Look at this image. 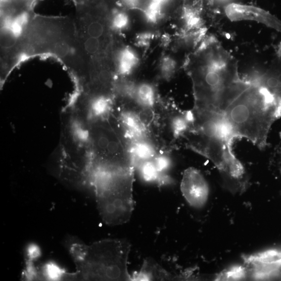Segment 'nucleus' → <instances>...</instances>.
<instances>
[{"mask_svg": "<svg viewBox=\"0 0 281 281\" xmlns=\"http://www.w3.org/2000/svg\"><path fill=\"white\" fill-rule=\"evenodd\" d=\"M190 60L195 109L224 114L251 81L242 79L237 61L214 37L204 40Z\"/></svg>", "mask_w": 281, "mask_h": 281, "instance_id": "1", "label": "nucleus"}, {"mask_svg": "<svg viewBox=\"0 0 281 281\" xmlns=\"http://www.w3.org/2000/svg\"><path fill=\"white\" fill-rule=\"evenodd\" d=\"M250 86L228 107L224 117L236 138L248 139L264 149L274 122L281 117V101L250 81Z\"/></svg>", "mask_w": 281, "mask_h": 281, "instance_id": "2", "label": "nucleus"}, {"mask_svg": "<svg viewBox=\"0 0 281 281\" xmlns=\"http://www.w3.org/2000/svg\"><path fill=\"white\" fill-rule=\"evenodd\" d=\"M133 166L97 168L91 173L99 214L110 225L129 221L134 209Z\"/></svg>", "mask_w": 281, "mask_h": 281, "instance_id": "3", "label": "nucleus"}, {"mask_svg": "<svg viewBox=\"0 0 281 281\" xmlns=\"http://www.w3.org/2000/svg\"><path fill=\"white\" fill-rule=\"evenodd\" d=\"M131 245L124 240L108 239L87 246L73 245L70 252L79 278L132 280L128 269Z\"/></svg>", "mask_w": 281, "mask_h": 281, "instance_id": "4", "label": "nucleus"}, {"mask_svg": "<svg viewBox=\"0 0 281 281\" xmlns=\"http://www.w3.org/2000/svg\"><path fill=\"white\" fill-rule=\"evenodd\" d=\"M91 132L95 154L91 166L135 167L129 149L112 130L99 125Z\"/></svg>", "mask_w": 281, "mask_h": 281, "instance_id": "5", "label": "nucleus"}, {"mask_svg": "<svg viewBox=\"0 0 281 281\" xmlns=\"http://www.w3.org/2000/svg\"><path fill=\"white\" fill-rule=\"evenodd\" d=\"M250 268L253 277L257 279L270 278L281 272V250L271 249L243 256Z\"/></svg>", "mask_w": 281, "mask_h": 281, "instance_id": "6", "label": "nucleus"}, {"mask_svg": "<svg viewBox=\"0 0 281 281\" xmlns=\"http://www.w3.org/2000/svg\"><path fill=\"white\" fill-rule=\"evenodd\" d=\"M181 191L187 202L193 207L202 208L208 201V183L201 171L195 168L191 167L184 171Z\"/></svg>", "mask_w": 281, "mask_h": 281, "instance_id": "7", "label": "nucleus"}, {"mask_svg": "<svg viewBox=\"0 0 281 281\" xmlns=\"http://www.w3.org/2000/svg\"><path fill=\"white\" fill-rule=\"evenodd\" d=\"M225 13L227 18L232 22L255 21L281 32V21L275 16L261 8L231 4L226 7Z\"/></svg>", "mask_w": 281, "mask_h": 281, "instance_id": "8", "label": "nucleus"}, {"mask_svg": "<svg viewBox=\"0 0 281 281\" xmlns=\"http://www.w3.org/2000/svg\"><path fill=\"white\" fill-rule=\"evenodd\" d=\"M252 81L281 101V56L278 55L266 71Z\"/></svg>", "mask_w": 281, "mask_h": 281, "instance_id": "9", "label": "nucleus"}, {"mask_svg": "<svg viewBox=\"0 0 281 281\" xmlns=\"http://www.w3.org/2000/svg\"><path fill=\"white\" fill-rule=\"evenodd\" d=\"M128 149L135 166L153 159L157 155L154 146L146 138L133 140Z\"/></svg>", "mask_w": 281, "mask_h": 281, "instance_id": "10", "label": "nucleus"}, {"mask_svg": "<svg viewBox=\"0 0 281 281\" xmlns=\"http://www.w3.org/2000/svg\"><path fill=\"white\" fill-rule=\"evenodd\" d=\"M139 58L135 51L127 46L120 50L117 59L118 73L122 76H129L137 67Z\"/></svg>", "mask_w": 281, "mask_h": 281, "instance_id": "11", "label": "nucleus"}, {"mask_svg": "<svg viewBox=\"0 0 281 281\" xmlns=\"http://www.w3.org/2000/svg\"><path fill=\"white\" fill-rule=\"evenodd\" d=\"M121 120L126 132L133 140L146 138L145 125L138 115L132 112H124L121 114Z\"/></svg>", "mask_w": 281, "mask_h": 281, "instance_id": "12", "label": "nucleus"}, {"mask_svg": "<svg viewBox=\"0 0 281 281\" xmlns=\"http://www.w3.org/2000/svg\"><path fill=\"white\" fill-rule=\"evenodd\" d=\"M133 96L136 103L145 109H152L157 100L155 87L148 82H142L137 84L134 89Z\"/></svg>", "mask_w": 281, "mask_h": 281, "instance_id": "13", "label": "nucleus"}, {"mask_svg": "<svg viewBox=\"0 0 281 281\" xmlns=\"http://www.w3.org/2000/svg\"><path fill=\"white\" fill-rule=\"evenodd\" d=\"M139 173L145 181L155 182L161 179V175L158 171L153 160L143 162L137 165Z\"/></svg>", "mask_w": 281, "mask_h": 281, "instance_id": "14", "label": "nucleus"}, {"mask_svg": "<svg viewBox=\"0 0 281 281\" xmlns=\"http://www.w3.org/2000/svg\"><path fill=\"white\" fill-rule=\"evenodd\" d=\"M247 271L243 266H235L221 272L216 277V280H239L245 277Z\"/></svg>", "mask_w": 281, "mask_h": 281, "instance_id": "15", "label": "nucleus"}, {"mask_svg": "<svg viewBox=\"0 0 281 281\" xmlns=\"http://www.w3.org/2000/svg\"><path fill=\"white\" fill-rule=\"evenodd\" d=\"M177 63L171 57L165 56L160 62V70L161 75L165 79H169L175 73Z\"/></svg>", "mask_w": 281, "mask_h": 281, "instance_id": "16", "label": "nucleus"}, {"mask_svg": "<svg viewBox=\"0 0 281 281\" xmlns=\"http://www.w3.org/2000/svg\"><path fill=\"white\" fill-rule=\"evenodd\" d=\"M27 23V17L26 15H21L15 19L6 23L8 28L15 37H19L23 32L24 28Z\"/></svg>", "mask_w": 281, "mask_h": 281, "instance_id": "17", "label": "nucleus"}, {"mask_svg": "<svg viewBox=\"0 0 281 281\" xmlns=\"http://www.w3.org/2000/svg\"><path fill=\"white\" fill-rule=\"evenodd\" d=\"M130 25L129 17L126 13L119 12L113 16L112 21V27L118 31L125 30Z\"/></svg>", "mask_w": 281, "mask_h": 281, "instance_id": "18", "label": "nucleus"}, {"mask_svg": "<svg viewBox=\"0 0 281 281\" xmlns=\"http://www.w3.org/2000/svg\"><path fill=\"white\" fill-rule=\"evenodd\" d=\"M153 160L161 176L171 166V160L169 157L165 155H157Z\"/></svg>", "mask_w": 281, "mask_h": 281, "instance_id": "19", "label": "nucleus"}, {"mask_svg": "<svg viewBox=\"0 0 281 281\" xmlns=\"http://www.w3.org/2000/svg\"><path fill=\"white\" fill-rule=\"evenodd\" d=\"M153 35L150 32L140 33L136 38L137 44L140 46L148 45L153 39Z\"/></svg>", "mask_w": 281, "mask_h": 281, "instance_id": "20", "label": "nucleus"}, {"mask_svg": "<svg viewBox=\"0 0 281 281\" xmlns=\"http://www.w3.org/2000/svg\"><path fill=\"white\" fill-rule=\"evenodd\" d=\"M88 31L92 38H98L103 33V27L99 23H93L90 26Z\"/></svg>", "mask_w": 281, "mask_h": 281, "instance_id": "21", "label": "nucleus"}, {"mask_svg": "<svg viewBox=\"0 0 281 281\" xmlns=\"http://www.w3.org/2000/svg\"><path fill=\"white\" fill-rule=\"evenodd\" d=\"M99 43L97 38H91L86 43V48L90 53H95L99 48Z\"/></svg>", "mask_w": 281, "mask_h": 281, "instance_id": "22", "label": "nucleus"}, {"mask_svg": "<svg viewBox=\"0 0 281 281\" xmlns=\"http://www.w3.org/2000/svg\"><path fill=\"white\" fill-rule=\"evenodd\" d=\"M123 3L129 8H136L139 6L140 0H122Z\"/></svg>", "mask_w": 281, "mask_h": 281, "instance_id": "23", "label": "nucleus"}]
</instances>
